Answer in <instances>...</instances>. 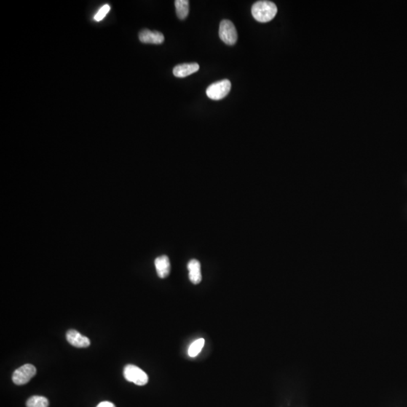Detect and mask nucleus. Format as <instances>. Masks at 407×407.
Segmentation results:
<instances>
[{
    "instance_id": "f257e3e1",
    "label": "nucleus",
    "mask_w": 407,
    "mask_h": 407,
    "mask_svg": "<svg viewBox=\"0 0 407 407\" xmlns=\"http://www.w3.org/2000/svg\"><path fill=\"white\" fill-rule=\"evenodd\" d=\"M251 12L255 20L261 23H266L275 17L277 9L272 2L258 1L252 6Z\"/></svg>"
},
{
    "instance_id": "f03ea898",
    "label": "nucleus",
    "mask_w": 407,
    "mask_h": 407,
    "mask_svg": "<svg viewBox=\"0 0 407 407\" xmlns=\"http://www.w3.org/2000/svg\"><path fill=\"white\" fill-rule=\"evenodd\" d=\"M123 375L127 381L135 383L137 385H145L149 381L147 374L135 365H126L123 370Z\"/></svg>"
},
{
    "instance_id": "7ed1b4c3",
    "label": "nucleus",
    "mask_w": 407,
    "mask_h": 407,
    "mask_svg": "<svg viewBox=\"0 0 407 407\" xmlns=\"http://www.w3.org/2000/svg\"><path fill=\"white\" fill-rule=\"evenodd\" d=\"M231 82L228 79L217 81L210 84L206 91L207 97L213 100H220L226 97L231 90Z\"/></svg>"
},
{
    "instance_id": "20e7f679",
    "label": "nucleus",
    "mask_w": 407,
    "mask_h": 407,
    "mask_svg": "<svg viewBox=\"0 0 407 407\" xmlns=\"http://www.w3.org/2000/svg\"><path fill=\"white\" fill-rule=\"evenodd\" d=\"M219 35L221 40L229 46H233L237 41V30L230 20H223L220 22Z\"/></svg>"
},
{
    "instance_id": "39448f33",
    "label": "nucleus",
    "mask_w": 407,
    "mask_h": 407,
    "mask_svg": "<svg viewBox=\"0 0 407 407\" xmlns=\"http://www.w3.org/2000/svg\"><path fill=\"white\" fill-rule=\"evenodd\" d=\"M36 374V367L32 365H25L19 367L14 372L12 381L17 385H24L28 383Z\"/></svg>"
},
{
    "instance_id": "423d86ee",
    "label": "nucleus",
    "mask_w": 407,
    "mask_h": 407,
    "mask_svg": "<svg viewBox=\"0 0 407 407\" xmlns=\"http://www.w3.org/2000/svg\"><path fill=\"white\" fill-rule=\"evenodd\" d=\"M67 340L71 346L78 349H84L90 346L91 341L89 338L83 336L76 330H68L67 333Z\"/></svg>"
},
{
    "instance_id": "0eeeda50",
    "label": "nucleus",
    "mask_w": 407,
    "mask_h": 407,
    "mask_svg": "<svg viewBox=\"0 0 407 407\" xmlns=\"http://www.w3.org/2000/svg\"><path fill=\"white\" fill-rule=\"evenodd\" d=\"M139 39L141 42L146 44L159 45L164 41V36L160 32L143 30L139 33Z\"/></svg>"
},
{
    "instance_id": "6e6552de",
    "label": "nucleus",
    "mask_w": 407,
    "mask_h": 407,
    "mask_svg": "<svg viewBox=\"0 0 407 407\" xmlns=\"http://www.w3.org/2000/svg\"><path fill=\"white\" fill-rule=\"evenodd\" d=\"M199 65L196 63H183L177 65L173 70V73L176 77L184 78L199 71Z\"/></svg>"
},
{
    "instance_id": "1a4fd4ad",
    "label": "nucleus",
    "mask_w": 407,
    "mask_h": 407,
    "mask_svg": "<svg viewBox=\"0 0 407 407\" xmlns=\"http://www.w3.org/2000/svg\"><path fill=\"white\" fill-rule=\"evenodd\" d=\"M156 271L158 276L161 279H165L170 274V263L167 256H161L155 260Z\"/></svg>"
},
{
    "instance_id": "9d476101",
    "label": "nucleus",
    "mask_w": 407,
    "mask_h": 407,
    "mask_svg": "<svg viewBox=\"0 0 407 407\" xmlns=\"http://www.w3.org/2000/svg\"><path fill=\"white\" fill-rule=\"evenodd\" d=\"M189 280L194 285H198L202 282V276L201 272V263L199 260H191L188 263Z\"/></svg>"
},
{
    "instance_id": "9b49d317",
    "label": "nucleus",
    "mask_w": 407,
    "mask_h": 407,
    "mask_svg": "<svg viewBox=\"0 0 407 407\" xmlns=\"http://www.w3.org/2000/svg\"><path fill=\"white\" fill-rule=\"evenodd\" d=\"M175 7L177 17L180 20L186 19L189 12V2L188 0H176Z\"/></svg>"
},
{
    "instance_id": "f8f14e48",
    "label": "nucleus",
    "mask_w": 407,
    "mask_h": 407,
    "mask_svg": "<svg viewBox=\"0 0 407 407\" xmlns=\"http://www.w3.org/2000/svg\"><path fill=\"white\" fill-rule=\"evenodd\" d=\"M48 399L41 396H33L27 401V407H49Z\"/></svg>"
},
{
    "instance_id": "ddd939ff",
    "label": "nucleus",
    "mask_w": 407,
    "mask_h": 407,
    "mask_svg": "<svg viewBox=\"0 0 407 407\" xmlns=\"http://www.w3.org/2000/svg\"><path fill=\"white\" fill-rule=\"evenodd\" d=\"M204 346V339L196 340V341H193L191 346H189V350H188V354H189L190 357H196V356L201 352L202 349H203Z\"/></svg>"
},
{
    "instance_id": "4468645a",
    "label": "nucleus",
    "mask_w": 407,
    "mask_h": 407,
    "mask_svg": "<svg viewBox=\"0 0 407 407\" xmlns=\"http://www.w3.org/2000/svg\"><path fill=\"white\" fill-rule=\"evenodd\" d=\"M110 5L106 4L102 6V7L99 9L98 12L95 14V17H94L95 22H99L103 20V19L106 17V14H108V12H110Z\"/></svg>"
},
{
    "instance_id": "2eb2a0df",
    "label": "nucleus",
    "mask_w": 407,
    "mask_h": 407,
    "mask_svg": "<svg viewBox=\"0 0 407 407\" xmlns=\"http://www.w3.org/2000/svg\"><path fill=\"white\" fill-rule=\"evenodd\" d=\"M97 407H116L111 402L104 401L99 403Z\"/></svg>"
}]
</instances>
